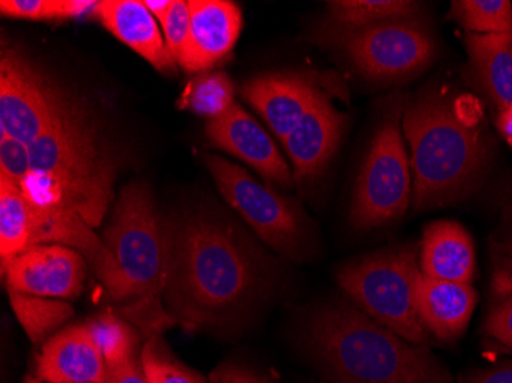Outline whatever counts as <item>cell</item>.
<instances>
[{
  "instance_id": "cell-5",
  "label": "cell",
  "mask_w": 512,
  "mask_h": 383,
  "mask_svg": "<svg viewBox=\"0 0 512 383\" xmlns=\"http://www.w3.org/2000/svg\"><path fill=\"white\" fill-rule=\"evenodd\" d=\"M103 243L111 259L99 279L109 298L131 302L135 316L158 325L165 318L158 301L168 278V223L146 184L134 181L122 190Z\"/></svg>"
},
{
  "instance_id": "cell-30",
  "label": "cell",
  "mask_w": 512,
  "mask_h": 383,
  "mask_svg": "<svg viewBox=\"0 0 512 383\" xmlns=\"http://www.w3.org/2000/svg\"><path fill=\"white\" fill-rule=\"evenodd\" d=\"M161 28L165 31L166 45H168L172 57L175 62L180 63L186 45H188L189 30H191L189 2L175 0L174 8L166 17L165 22L161 23Z\"/></svg>"
},
{
  "instance_id": "cell-1",
  "label": "cell",
  "mask_w": 512,
  "mask_h": 383,
  "mask_svg": "<svg viewBox=\"0 0 512 383\" xmlns=\"http://www.w3.org/2000/svg\"><path fill=\"white\" fill-rule=\"evenodd\" d=\"M168 249V310L191 330L229 322L266 290V259L217 215L186 213L168 223Z\"/></svg>"
},
{
  "instance_id": "cell-7",
  "label": "cell",
  "mask_w": 512,
  "mask_h": 383,
  "mask_svg": "<svg viewBox=\"0 0 512 383\" xmlns=\"http://www.w3.org/2000/svg\"><path fill=\"white\" fill-rule=\"evenodd\" d=\"M404 100L391 102L362 163L350 220L356 229L385 226L404 217L411 201L410 160L402 138Z\"/></svg>"
},
{
  "instance_id": "cell-4",
  "label": "cell",
  "mask_w": 512,
  "mask_h": 383,
  "mask_svg": "<svg viewBox=\"0 0 512 383\" xmlns=\"http://www.w3.org/2000/svg\"><path fill=\"white\" fill-rule=\"evenodd\" d=\"M306 347L333 383H451L424 345L405 341L353 305L313 313Z\"/></svg>"
},
{
  "instance_id": "cell-20",
  "label": "cell",
  "mask_w": 512,
  "mask_h": 383,
  "mask_svg": "<svg viewBox=\"0 0 512 383\" xmlns=\"http://www.w3.org/2000/svg\"><path fill=\"white\" fill-rule=\"evenodd\" d=\"M471 71L479 88L494 106L512 105V34L465 36Z\"/></svg>"
},
{
  "instance_id": "cell-29",
  "label": "cell",
  "mask_w": 512,
  "mask_h": 383,
  "mask_svg": "<svg viewBox=\"0 0 512 383\" xmlns=\"http://www.w3.org/2000/svg\"><path fill=\"white\" fill-rule=\"evenodd\" d=\"M31 171L30 145L0 134V180L20 187Z\"/></svg>"
},
{
  "instance_id": "cell-13",
  "label": "cell",
  "mask_w": 512,
  "mask_h": 383,
  "mask_svg": "<svg viewBox=\"0 0 512 383\" xmlns=\"http://www.w3.org/2000/svg\"><path fill=\"white\" fill-rule=\"evenodd\" d=\"M206 134L212 145L250 164L272 183L292 184L293 175L272 138L238 103L220 118L209 120Z\"/></svg>"
},
{
  "instance_id": "cell-9",
  "label": "cell",
  "mask_w": 512,
  "mask_h": 383,
  "mask_svg": "<svg viewBox=\"0 0 512 383\" xmlns=\"http://www.w3.org/2000/svg\"><path fill=\"white\" fill-rule=\"evenodd\" d=\"M224 200L272 249L299 258L306 252L307 227L301 212L275 190L258 183L243 167L218 155L204 157Z\"/></svg>"
},
{
  "instance_id": "cell-15",
  "label": "cell",
  "mask_w": 512,
  "mask_h": 383,
  "mask_svg": "<svg viewBox=\"0 0 512 383\" xmlns=\"http://www.w3.org/2000/svg\"><path fill=\"white\" fill-rule=\"evenodd\" d=\"M243 97L264 118L273 134L284 140L302 115L324 94L318 77L307 73H275L255 77L243 86Z\"/></svg>"
},
{
  "instance_id": "cell-37",
  "label": "cell",
  "mask_w": 512,
  "mask_h": 383,
  "mask_svg": "<svg viewBox=\"0 0 512 383\" xmlns=\"http://www.w3.org/2000/svg\"><path fill=\"white\" fill-rule=\"evenodd\" d=\"M497 128H499L500 134L512 145V105L500 111L499 118H497Z\"/></svg>"
},
{
  "instance_id": "cell-11",
  "label": "cell",
  "mask_w": 512,
  "mask_h": 383,
  "mask_svg": "<svg viewBox=\"0 0 512 383\" xmlns=\"http://www.w3.org/2000/svg\"><path fill=\"white\" fill-rule=\"evenodd\" d=\"M82 253L59 244L31 247L17 256L7 272L8 290L51 299H76L86 278Z\"/></svg>"
},
{
  "instance_id": "cell-6",
  "label": "cell",
  "mask_w": 512,
  "mask_h": 383,
  "mask_svg": "<svg viewBox=\"0 0 512 383\" xmlns=\"http://www.w3.org/2000/svg\"><path fill=\"white\" fill-rule=\"evenodd\" d=\"M416 247H388L345 264L338 273L342 292L359 310L405 341L425 344V325L419 315L417 289L421 269Z\"/></svg>"
},
{
  "instance_id": "cell-26",
  "label": "cell",
  "mask_w": 512,
  "mask_h": 383,
  "mask_svg": "<svg viewBox=\"0 0 512 383\" xmlns=\"http://www.w3.org/2000/svg\"><path fill=\"white\" fill-rule=\"evenodd\" d=\"M85 325L92 339L96 341L97 347L102 351L108 370L134 359L137 336L131 325L112 313L96 316Z\"/></svg>"
},
{
  "instance_id": "cell-34",
  "label": "cell",
  "mask_w": 512,
  "mask_h": 383,
  "mask_svg": "<svg viewBox=\"0 0 512 383\" xmlns=\"http://www.w3.org/2000/svg\"><path fill=\"white\" fill-rule=\"evenodd\" d=\"M106 383H149L143 365H138L135 359L108 370Z\"/></svg>"
},
{
  "instance_id": "cell-14",
  "label": "cell",
  "mask_w": 512,
  "mask_h": 383,
  "mask_svg": "<svg viewBox=\"0 0 512 383\" xmlns=\"http://www.w3.org/2000/svg\"><path fill=\"white\" fill-rule=\"evenodd\" d=\"M344 128V115L336 111L325 92L319 95L298 125L281 140L292 160L296 183L315 180L325 171L338 151Z\"/></svg>"
},
{
  "instance_id": "cell-27",
  "label": "cell",
  "mask_w": 512,
  "mask_h": 383,
  "mask_svg": "<svg viewBox=\"0 0 512 383\" xmlns=\"http://www.w3.org/2000/svg\"><path fill=\"white\" fill-rule=\"evenodd\" d=\"M493 290L494 301L486 316L485 333L500 348L512 351V270H497Z\"/></svg>"
},
{
  "instance_id": "cell-31",
  "label": "cell",
  "mask_w": 512,
  "mask_h": 383,
  "mask_svg": "<svg viewBox=\"0 0 512 383\" xmlns=\"http://www.w3.org/2000/svg\"><path fill=\"white\" fill-rule=\"evenodd\" d=\"M0 13L14 19L59 20V0H2Z\"/></svg>"
},
{
  "instance_id": "cell-19",
  "label": "cell",
  "mask_w": 512,
  "mask_h": 383,
  "mask_svg": "<svg viewBox=\"0 0 512 383\" xmlns=\"http://www.w3.org/2000/svg\"><path fill=\"white\" fill-rule=\"evenodd\" d=\"M476 270V252L470 233L454 221H436L425 227L421 246V273L439 281L470 284Z\"/></svg>"
},
{
  "instance_id": "cell-8",
  "label": "cell",
  "mask_w": 512,
  "mask_h": 383,
  "mask_svg": "<svg viewBox=\"0 0 512 383\" xmlns=\"http://www.w3.org/2000/svg\"><path fill=\"white\" fill-rule=\"evenodd\" d=\"M348 60L365 79L398 82L422 73L436 56V42L417 17L387 20L358 30L336 28Z\"/></svg>"
},
{
  "instance_id": "cell-2",
  "label": "cell",
  "mask_w": 512,
  "mask_h": 383,
  "mask_svg": "<svg viewBox=\"0 0 512 383\" xmlns=\"http://www.w3.org/2000/svg\"><path fill=\"white\" fill-rule=\"evenodd\" d=\"M482 115L477 100L447 86L424 88L405 105L414 209L454 203L482 183L493 157Z\"/></svg>"
},
{
  "instance_id": "cell-12",
  "label": "cell",
  "mask_w": 512,
  "mask_h": 383,
  "mask_svg": "<svg viewBox=\"0 0 512 383\" xmlns=\"http://www.w3.org/2000/svg\"><path fill=\"white\" fill-rule=\"evenodd\" d=\"M188 45L178 65L188 73H203L223 62L240 39L243 13L234 2L192 0Z\"/></svg>"
},
{
  "instance_id": "cell-21",
  "label": "cell",
  "mask_w": 512,
  "mask_h": 383,
  "mask_svg": "<svg viewBox=\"0 0 512 383\" xmlns=\"http://www.w3.org/2000/svg\"><path fill=\"white\" fill-rule=\"evenodd\" d=\"M33 207L20 187L0 180V267L5 275L11 262L31 249Z\"/></svg>"
},
{
  "instance_id": "cell-22",
  "label": "cell",
  "mask_w": 512,
  "mask_h": 383,
  "mask_svg": "<svg viewBox=\"0 0 512 383\" xmlns=\"http://www.w3.org/2000/svg\"><path fill=\"white\" fill-rule=\"evenodd\" d=\"M330 16L341 30H358L387 20L417 17L421 4L411 0H338L330 2Z\"/></svg>"
},
{
  "instance_id": "cell-18",
  "label": "cell",
  "mask_w": 512,
  "mask_h": 383,
  "mask_svg": "<svg viewBox=\"0 0 512 383\" xmlns=\"http://www.w3.org/2000/svg\"><path fill=\"white\" fill-rule=\"evenodd\" d=\"M476 304L477 293L471 284L439 281L424 275L419 279V315L425 327L442 341H454L465 333Z\"/></svg>"
},
{
  "instance_id": "cell-35",
  "label": "cell",
  "mask_w": 512,
  "mask_h": 383,
  "mask_svg": "<svg viewBox=\"0 0 512 383\" xmlns=\"http://www.w3.org/2000/svg\"><path fill=\"white\" fill-rule=\"evenodd\" d=\"M100 2L89 0H59V20L80 19V17L96 16Z\"/></svg>"
},
{
  "instance_id": "cell-25",
  "label": "cell",
  "mask_w": 512,
  "mask_h": 383,
  "mask_svg": "<svg viewBox=\"0 0 512 383\" xmlns=\"http://www.w3.org/2000/svg\"><path fill=\"white\" fill-rule=\"evenodd\" d=\"M451 20L473 34H512V4L508 0H456Z\"/></svg>"
},
{
  "instance_id": "cell-23",
  "label": "cell",
  "mask_w": 512,
  "mask_h": 383,
  "mask_svg": "<svg viewBox=\"0 0 512 383\" xmlns=\"http://www.w3.org/2000/svg\"><path fill=\"white\" fill-rule=\"evenodd\" d=\"M10 302L14 315L34 344L65 324L74 313L71 304L62 299L39 298L11 290Z\"/></svg>"
},
{
  "instance_id": "cell-16",
  "label": "cell",
  "mask_w": 512,
  "mask_h": 383,
  "mask_svg": "<svg viewBox=\"0 0 512 383\" xmlns=\"http://www.w3.org/2000/svg\"><path fill=\"white\" fill-rule=\"evenodd\" d=\"M46 383H106L108 367L86 325L65 328L46 342L37 362Z\"/></svg>"
},
{
  "instance_id": "cell-10",
  "label": "cell",
  "mask_w": 512,
  "mask_h": 383,
  "mask_svg": "<svg viewBox=\"0 0 512 383\" xmlns=\"http://www.w3.org/2000/svg\"><path fill=\"white\" fill-rule=\"evenodd\" d=\"M71 103L39 69L16 51L0 60V134L31 145L62 117Z\"/></svg>"
},
{
  "instance_id": "cell-24",
  "label": "cell",
  "mask_w": 512,
  "mask_h": 383,
  "mask_svg": "<svg viewBox=\"0 0 512 383\" xmlns=\"http://www.w3.org/2000/svg\"><path fill=\"white\" fill-rule=\"evenodd\" d=\"M234 97V83L227 74H201L184 88L178 106L201 117L215 120L235 105Z\"/></svg>"
},
{
  "instance_id": "cell-33",
  "label": "cell",
  "mask_w": 512,
  "mask_h": 383,
  "mask_svg": "<svg viewBox=\"0 0 512 383\" xmlns=\"http://www.w3.org/2000/svg\"><path fill=\"white\" fill-rule=\"evenodd\" d=\"M459 383H512V361L503 362L496 367L474 371L459 380Z\"/></svg>"
},
{
  "instance_id": "cell-36",
  "label": "cell",
  "mask_w": 512,
  "mask_h": 383,
  "mask_svg": "<svg viewBox=\"0 0 512 383\" xmlns=\"http://www.w3.org/2000/svg\"><path fill=\"white\" fill-rule=\"evenodd\" d=\"M175 0H146L145 5L155 20L163 23L174 8Z\"/></svg>"
},
{
  "instance_id": "cell-32",
  "label": "cell",
  "mask_w": 512,
  "mask_h": 383,
  "mask_svg": "<svg viewBox=\"0 0 512 383\" xmlns=\"http://www.w3.org/2000/svg\"><path fill=\"white\" fill-rule=\"evenodd\" d=\"M211 383H270L269 380L237 365H226L211 374Z\"/></svg>"
},
{
  "instance_id": "cell-38",
  "label": "cell",
  "mask_w": 512,
  "mask_h": 383,
  "mask_svg": "<svg viewBox=\"0 0 512 383\" xmlns=\"http://www.w3.org/2000/svg\"><path fill=\"white\" fill-rule=\"evenodd\" d=\"M500 264L499 269L512 270V235L506 239L502 246H499Z\"/></svg>"
},
{
  "instance_id": "cell-3",
  "label": "cell",
  "mask_w": 512,
  "mask_h": 383,
  "mask_svg": "<svg viewBox=\"0 0 512 383\" xmlns=\"http://www.w3.org/2000/svg\"><path fill=\"white\" fill-rule=\"evenodd\" d=\"M31 171L20 190L37 210L76 213L92 229L112 198L117 161L91 118L69 105L30 145Z\"/></svg>"
},
{
  "instance_id": "cell-39",
  "label": "cell",
  "mask_w": 512,
  "mask_h": 383,
  "mask_svg": "<svg viewBox=\"0 0 512 383\" xmlns=\"http://www.w3.org/2000/svg\"><path fill=\"white\" fill-rule=\"evenodd\" d=\"M25 383H39L37 380L31 379V377H28L27 380H25Z\"/></svg>"
},
{
  "instance_id": "cell-28",
  "label": "cell",
  "mask_w": 512,
  "mask_h": 383,
  "mask_svg": "<svg viewBox=\"0 0 512 383\" xmlns=\"http://www.w3.org/2000/svg\"><path fill=\"white\" fill-rule=\"evenodd\" d=\"M142 365L149 383H206L194 371L161 353L155 339L143 348Z\"/></svg>"
},
{
  "instance_id": "cell-17",
  "label": "cell",
  "mask_w": 512,
  "mask_h": 383,
  "mask_svg": "<svg viewBox=\"0 0 512 383\" xmlns=\"http://www.w3.org/2000/svg\"><path fill=\"white\" fill-rule=\"evenodd\" d=\"M96 16L109 33L148 60L155 69L161 73H175L178 63L145 2L105 0L100 2Z\"/></svg>"
}]
</instances>
